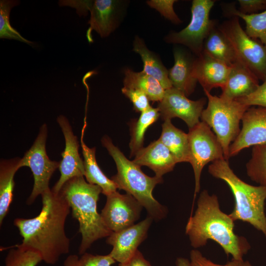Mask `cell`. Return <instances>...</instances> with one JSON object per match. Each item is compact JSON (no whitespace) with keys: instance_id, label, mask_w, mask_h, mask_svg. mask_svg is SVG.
<instances>
[{"instance_id":"cell-38","label":"cell","mask_w":266,"mask_h":266,"mask_svg":"<svg viewBox=\"0 0 266 266\" xmlns=\"http://www.w3.org/2000/svg\"><path fill=\"white\" fill-rule=\"evenodd\" d=\"M119 266H152L142 254L137 250L134 254L127 262L120 263Z\"/></svg>"},{"instance_id":"cell-18","label":"cell","mask_w":266,"mask_h":266,"mask_svg":"<svg viewBox=\"0 0 266 266\" xmlns=\"http://www.w3.org/2000/svg\"><path fill=\"white\" fill-rule=\"evenodd\" d=\"M133 161L140 166L149 167L155 176L160 177L172 171L177 163L168 149L159 139L138 151Z\"/></svg>"},{"instance_id":"cell-1","label":"cell","mask_w":266,"mask_h":266,"mask_svg":"<svg viewBox=\"0 0 266 266\" xmlns=\"http://www.w3.org/2000/svg\"><path fill=\"white\" fill-rule=\"evenodd\" d=\"M41 196L42 205L39 214L33 218H16L14 225L23 238L20 245L36 251L43 261L54 265L69 252L65 223L70 207L60 192L49 188Z\"/></svg>"},{"instance_id":"cell-16","label":"cell","mask_w":266,"mask_h":266,"mask_svg":"<svg viewBox=\"0 0 266 266\" xmlns=\"http://www.w3.org/2000/svg\"><path fill=\"white\" fill-rule=\"evenodd\" d=\"M120 2L115 0H89L87 10L91 13L86 36L93 42L92 32L95 31L101 37L108 36L117 28Z\"/></svg>"},{"instance_id":"cell-24","label":"cell","mask_w":266,"mask_h":266,"mask_svg":"<svg viewBox=\"0 0 266 266\" xmlns=\"http://www.w3.org/2000/svg\"><path fill=\"white\" fill-rule=\"evenodd\" d=\"M159 139L168 149L177 163L189 162L188 133L176 128L172 124L171 120H164Z\"/></svg>"},{"instance_id":"cell-14","label":"cell","mask_w":266,"mask_h":266,"mask_svg":"<svg viewBox=\"0 0 266 266\" xmlns=\"http://www.w3.org/2000/svg\"><path fill=\"white\" fill-rule=\"evenodd\" d=\"M242 127L229 148V157L242 149L266 144V107H249L242 118Z\"/></svg>"},{"instance_id":"cell-8","label":"cell","mask_w":266,"mask_h":266,"mask_svg":"<svg viewBox=\"0 0 266 266\" xmlns=\"http://www.w3.org/2000/svg\"><path fill=\"white\" fill-rule=\"evenodd\" d=\"M215 0H194L192 2L191 18L183 30L172 32L165 38L169 43L180 44L187 46L197 56L203 51L205 39L216 26V21L210 19V12Z\"/></svg>"},{"instance_id":"cell-33","label":"cell","mask_w":266,"mask_h":266,"mask_svg":"<svg viewBox=\"0 0 266 266\" xmlns=\"http://www.w3.org/2000/svg\"><path fill=\"white\" fill-rule=\"evenodd\" d=\"M190 262L191 266H252L248 261L233 259L224 265L218 264L206 258L199 250L196 249L190 252Z\"/></svg>"},{"instance_id":"cell-15","label":"cell","mask_w":266,"mask_h":266,"mask_svg":"<svg viewBox=\"0 0 266 266\" xmlns=\"http://www.w3.org/2000/svg\"><path fill=\"white\" fill-rule=\"evenodd\" d=\"M149 216L139 223L107 237L106 242L112 246L110 255L120 263L129 260L138 250L139 245L147 236L148 230L153 221Z\"/></svg>"},{"instance_id":"cell-10","label":"cell","mask_w":266,"mask_h":266,"mask_svg":"<svg viewBox=\"0 0 266 266\" xmlns=\"http://www.w3.org/2000/svg\"><path fill=\"white\" fill-rule=\"evenodd\" d=\"M47 128L44 124L41 127L31 147L20 159V167H29L34 179L32 191L27 201L28 205L32 204L39 195L50 188L49 184L51 177L60 166V162L51 160L47 154Z\"/></svg>"},{"instance_id":"cell-31","label":"cell","mask_w":266,"mask_h":266,"mask_svg":"<svg viewBox=\"0 0 266 266\" xmlns=\"http://www.w3.org/2000/svg\"><path fill=\"white\" fill-rule=\"evenodd\" d=\"M41 261L42 258L39 253L18 244L9 251L4 266H36Z\"/></svg>"},{"instance_id":"cell-34","label":"cell","mask_w":266,"mask_h":266,"mask_svg":"<svg viewBox=\"0 0 266 266\" xmlns=\"http://www.w3.org/2000/svg\"><path fill=\"white\" fill-rule=\"evenodd\" d=\"M176 1L175 0H151L147 1V3L172 23L179 24L182 23V21L173 9V4Z\"/></svg>"},{"instance_id":"cell-5","label":"cell","mask_w":266,"mask_h":266,"mask_svg":"<svg viewBox=\"0 0 266 266\" xmlns=\"http://www.w3.org/2000/svg\"><path fill=\"white\" fill-rule=\"evenodd\" d=\"M101 142L116 164L117 173L111 179L117 189L123 190L133 196L146 209L153 220L159 221L166 216L167 208L160 204L152 194L155 187L163 182L162 177L146 175L139 166L126 157L108 136H104Z\"/></svg>"},{"instance_id":"cell-9","label":"cell","mask_w":266,"mask_h":266,"mask_svg":"<svg viewBox=\"0 0 266 266\" xmlns=\"http://www.w3.org/2000/svg\"><path fill=\"white\" fill-rule=\"evenodd\" d=\"M188 135L189 162L194 172L195 197L200 189V177L203 167L210 162L224 159V156L220 143L210 127L205 123L200 122L189 129Z\"/></svg>"},{"instance_id":"cell-28","label":"cell","mask_w":266,"mask_h":266,"mask_svg":"<svg viewBox=\"0 0 266 266\" xmlns=\"http://www.w3.org/2000/svg\"><path fill=\"white\" fill-rule=\"evenodd\" d=\"M160 116L158 108L152 106L141 113L139 118L132 129L131 138L129 143L131 157L135 156L136 152L143 148L146 130Z\"/></svg>"},{"instance_id":"cell-17","label":"cell","mask_w":266,"mask_h":266,"mask_svg":"<svg viewBox=\"0 0 266 266\" xmlns=\"http://www.w3.org/2000/svg\"><path fill=\"white\" fill-rule=\"evenodd\" d=\"M231 66L204 52L194 60L193 75L203 90L210 92L214 88H222L225 84Z\"/></svg>"},{"instance_id":"cell-30","label":"cell","mask_w":266,"mask_h":266,"mask_svg":"<svg viewBox=\"0 0 266 266\" xmlns=\"http://www.w3.org/2000/svg\"><path fill=\"white\" fill-rule=\"evenodd\" d=\"M19 3V0H0V38L17 40L33 46L34 43L23 37L18 31L11 27L10 24L9 16L11 9L18 5Z\"/></svg>"},{"instance_id":"cell-6","label":"cell","mask_w":266,"mask_h":266,"mask_svg":"<svg viewBox=\"0 0 266 266\" xmlns=\"http://www.w3.org/2000/svg\"><path fill=\"white\" fill-rule=\"evenodd\" d=\"M208 104L201 113V121L212 128L223 148L224 159H229L231 142L238 135L240 121L250 107L236 100L212 95L204 91Z\"/></svg>"},{"instance_id":"cell-37","label":"cell","mask_w":266,"mask_h":266,"mask_svg":"<svg viewBox=\"0 0 266 266\" xmlns=\"http://www.w3.org/2000/svg\"><path fill=\"white\" fill-rule=\"evenodd\" d=\"M238 10L244 14L257 13L259 11L266 10V0H238Z\"/></svg>"},{"instance_id":"cell-26","label":"cell","mask_w":266,"mask_h":266,"mask_svg":"<svg viewBox=\"0 0 266 266\" xmlns=\"http://www.w3.org/2000/svg\"><path fill=\"white\" fill-rule=\"evenodd\" d=\"M124 87L142 91L150 101H161L166 90L159 81L153 77L142 72H135L130 68L124 70Z\"/></svg>"},{"instance_id":"cell-19","label":"cell","mask_w":266,"mask_h":266,"mask_svg":"<svg viewBox=\"0 0 266 266\" xmlns=\"http://www.w3.org/2000/svg\"><path fill=\"white\" fill-rule=\"evenodd\" d=\"M259 79L247 66L238 62L231 66L225 85L220 96L229 100L247 96L258 88Z\"/></svg>"},{"instance_id":"cell-25","label":"cell","mask_w":266,"mask_h":266,"mask_svg":"<svg viewBox=\"0 0 266 266\" xmlns=\"http://www.w3.org/2000/svg\"><path fill=\"white\" fill-rule=\"evenodd\" d=\"M202 52L230 66L239 62L231 43L217 26L205 39Z\"/></svg>"},{"instance_id":"cell-7","label":"cell","mask_w":266,"mask_h":266,"mask_svg":"<svg viewBox=\"0 0 266 266\" xmlns=\"http://www.w3.org/2000/svg\"><path fill=\"white\" fill-rule=\"evenodd\" d=\"M218 27L231 43L238 61L263 81L266 77V47L247 35L237 17L233 16Z\"/></svg>"},{"instance_id":"cell-35","label":"cell","mask_w":266,"mask_h":266,"mask_svg":"<svg viewBox=\"0 0 266 266\" xmlns=\"http://www.w3.org/2000/svg\"><path fill=\"white\" fill-rule=\"evenodd\" d=\"M121 91L133 103V108L136 111L141 113L151 107L148 97L142 91L124 87Z\"/></svg>"},{"instance_id":"cell-21","label":"cell","mask_w":266,"mask_h":266,"mask_svg":"<svg viewBox=\"0 0 266 266\" xmlns=\"http://www.w3.org/2000/svg\"><path fill=\"white\" fill-rule=\"evenodd\" d=\"M86 118H84L81 136V145L84 157V176L89 183L100 186L102 189V193L107 196L117 191V187L115 183L108 178L99 167L96 159L95 147H88L83 141L84 131L87 126Z\"/></svg>"},{"instance_id":"cell-39","label":"cell","mask_w":266,"mask_h":266,"mask_svg":"<svg viewBox=\"0 0 266 266\" xmlns=\"http://www.w3.org/2000/svg\"><path fill=\"white\" fill-rule=\"evenodd\" d=\"M175 264L176 266H191L190 261L183 257L177 258Z\"/></svg>"},{"instance_id":"cell-36","label":"cell","mask_w":266,"mask_h":266,"mask_svg":"<svg viewBox=\"0 0 266 266\" xmlns=\"http://www.w3.org/2000/svg\"><path fill=\"white\" fill-rule=\"evenodd\" d=\"M235 100L249 107L257 105L266 107V77L253 93Z\"/></svg>"},{"instance_id":"cell-12","label":"cell","mask_w":266,"mask_h":266,"mask_svg":"<svg viewBox=\"0 0 266 266\" xmlns=\"http://www.w3.org/2000/svg\"><path fill=\"white\" fill-rule=\"evenodd\" d=\"M206 102L204 98L197 100H191L182 92L171 87L166 90L164 98L157 108L164 120L179 118L191 129L200 122V118Z\"/></svg>"},{"instance_id":"cell-11","label":"cell","mask_w":266,"mask_h":266,"mask_svg":"<svg viewBox=\"0 0 266 266\" xmlns=\"http://www.w3.org/2000/svg\"><path fill=\"white\" fill-rule=\"evenodd\" d=\"M106 198L100 214L111 231L119 232L135 224L143 207L133 196L116 191L107 196Z\"/></svg>"},{"instance_id":"cell-4","label":"cell","mask_w":266,"mask_h":266,"mask_svg":"<svg viewBox=\"0 0 266 266\" xmlns=\"http://www.w3.org/2000/svg\"><path fill=\"white\" fill-rule=\"evenodd\" d=\"M208 171L230 187L234 199L233 209L229 214L233 221L248 223L261 232L266 238V186H253L243 181L234 173L228 161L224 159L213 162Z\"/></svg>"},{"instance_id":"cell-32","label":"cell","mask_w":266,"mask_h":266,"mask_svg":"<svg viewBox=\"0 0 266 266\" xmlns=\"http://www.w3.org/2000/svg\"><path fill=\"white\" fill-rule=\"evenodd\" d=\"M115 260L110 255H93L85 252L79 258L77 255H69L64 266H111Z\"/></svg>"},{"instance_id":"cell-2","label":"cell","mask_w":266,"mask_h":266,"mask_svg":"<svg viewBox=\"0 0 266 266\" xmlns=\"http://www.w3.org/2000/svg\"><path fill=\"white\" fill-rule=\"evenodd\" d=\"M234 227L229 214L220 209L217 196L204 190L198 200L194 215L188 219L185 233L196 249L211 240L221 247L228 257L231 255L233 259L242 260L251 246L244 237L235 233Z\"/></svg>"},{"instance_id":"cell-20","label":"cell","mask_w":266,"mask_h":266,"mask_svg":"<svg viewBox=\"0 0 266 266\" xmlns=\"http://www.w3.org/2000/svg\"><path fill=\"white\" fill-rule=\"evenodd\" d=\"M174 63L168 70V78L172 87L187 97L192 94L198 81L193 75L192 60L183 50L175 48L173 51Z\"/></svg>"},{"instance_id":"cell-27","label":"cell","mask_w":266,"mask_h":266,"mask_svg":"<svg viewBox=\"0 0 266 266\" xmlns=\"http://www.w3.org/2000/svg\"><path fill=\"white\" fill-rule=\"evenodd\" d=\"M225 13L243 20L245 32L250 37L259 40L266 48V10L260 13L246 14L240 12L232 4L224 6Z\"/></svg>"},{"instance_id":"cell-13","label":"cell","mask_w":266,"mask_h":266,"mask_svg":"<svg viewBox=\"0 0 266 266\" xmlns=\"http://www.w3.org/2000/svg\"><path fill=\"white\" fill-rule=\"evenodd\" d=\"M57 121L63 133L65 140V148L61 153L62 159L60 162L61 175L52 190L59 193L64 185L74 177L84 176V162L79 153V142L73 134L67 119L63 115L57 117Z\"/></svg>"},{"instance_id":"cell-22","label":"cell","mask_w":266,"mask_h":266,"mask_svg":"<svg viewBox=\"0 0 266 266\" xmlns=\"http://www.w3.org/2000/svg\"><path fill=\"white\" fill-rule=\"evenodd\" d=\"M133 50L141 58L143 63L142 72L158 80L165 90L172 87L168 78V70L156 54L149 50L143 40L137 35L133 41Z\"/></svg>"},{"instance_id":"cell-23","label":"cell","mask_w":266,"mask_h":266,"mask_svg":"<svg viewBox=\"0 0 266 266\" xmlns=\"http://www.w3.org/2000/svg\"><path fill=\"white\" fill-rule=\"evenodd\" d=\"M20 159L1 160L0 163V225L6 216L13 200L14 177L20 168Z\"/></svg>"},{"instance_id":"cell-29","label":"cell","mask_w":266,"mask_h":266,"mask_svg":"<svg viewBox=\"0 0 266 266\" xmlns=\"http://www.w3.org/2000/svg\"><path fill=\"white\" fill-rule=\"evenodd\" d=\"M246 167L247 174L253 181L266 186V144L253 146Z\"/></svg>"},{"instance_id":"cell-3","label":"cell","mask_w":266,"mask_h":266,"mask_svg":"<svg viewBox=\"0 0 266 266\" xmlns=\"http://www.w3.org/2000/svg\"><path fill=\"white\" fill-rule=\"evenodd\" d=\"M60 193L68 202L72 217L79 223L82 237L80 255L85 253L95 241L112 233L97 210L99 196L102 193L100 186L89 183L84 176L74 177L64 185Z\"/></svg>"}]
</instances>
